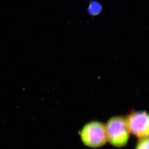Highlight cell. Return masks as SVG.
I'll list each match as a JSON object with an SVG mask.
<instances>
[{
    "instance_id": "cell-4",
    "label": "cell",
    "mask_w": 149,
    "mask_h": 149,
    "mask_svg": "<svg viewBox=\"0 0 149 149\" xmlns=\"http://www.w3.org/2000/svg\"><path fill=\"white\" fill-rule=\"evenodd\" d=\"M88 12L91 16H96L100 14L102 10L101 4L97 1H92L89 4Z\"/></svg>"
},
{
    "instance_id": "cell-1",
    "label": "cell",
    "mask_w": 149,
    "mask_h": 149,
    "mask_svg": "<svg viewBox=\"0 0 149 149\" xmlns=\"http://www.w3.org/2000/svg\"><path fill=\"white\" fill-rule=\"evenodd\" d=\"M107 140L111 144L117 147L126 145L130 138V131L125 118L113 117L109 120L105 125Z\"/></svg>"
},
{
    "instance_id": "cell-3",
    "label": "cell",
    "mask_w": 149,
    "mask_h": 149,
    "mask_svg": "<svg viewBox=\"0 0 149 149\" xmlns=\"http://www.w3.org/2000/svg\"><path fill=\"white\" fill-rule=\"evenodd\" d=\"M130 132L139 139L148 138L149 116L145 111H133L125 118Z\"/></svg>"
},
{
    "instance_id": "cell-2",
    "label": "cell",
    "mask_w": 149,
    "mask_h": 149,
    "mask_svg": "<svg viewBox=\"0 0 149 149\" xmlns=\"http://www.w3.org/2000/svg\"><path fill=\"white\" fill-rule=\"evenodd\" d=\"M82 141L84 145L91 148L102 146L107 141L105 125L97 121L86 124L80 133Z\"/></svg>"
},
{
    "instance_id": "cell-5",
    "label": "cell",
    "mask_w": 149,
    "mask_h": 149,
    "mask_svg": "<svg viewBox=\"0 0 149 149\" xmlns=\"http://www.w3.org/2000/svg\"><path fill=\"white\" fill-rule=\"evenodd\" d=\"M135 149H149L148 138H143L139 139Z\"/></svg>"
}]
</instances>
